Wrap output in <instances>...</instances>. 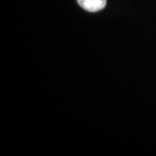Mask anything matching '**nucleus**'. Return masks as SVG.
<instances>
[{"mask_svg":"<svg viewBox=\"0 0 156 156\" xmlns=\"http://www.w3.org/2000/svg\"><path fill=\"white\" fill-rule=\"evenodd\" d=\"M77 3L85 11L96 12L106 6L107 0H77Z\"/></svg>","mask_w":156,"mask_h":156,"instance_id":"1","label":"nucleus"}]
</instances>
